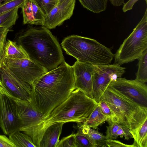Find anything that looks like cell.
I'll use <instances>...</instances> for the list:
<instances>
[{"mask_svg": "<svg viewBox=\"0 0 147 147\" xmlns=\"http://www.w3.org/2000/svg\"><path fill=\"white\" fill-rule=\"evenodd\" d=\"M106 144L107 147H135L133 144L128 145L125 144L119 141L113 139H107Z\"/></svg>", "mask_w": 147, "mask_h": 147, "instance_id": "33", "label": "cell"}, {"mask_svg": "<svg viewBox=\"0 0 147 147\" xmlns=\"http://www.w3.org/2000/svg\"><path fill=\"white\" fill-rule=\"evenodd\" d=\"M31 86L29 102L35 110L45 116L76 89L72 66L64 61L37 78Z\"/></svg>", "mask_w": 147, "mask_h": 147, "instance_id": "1", "label": "cell"}, {"mask_svg": "<svg viewBox=\"0 0 147 147\" xmlns=\"http://www.w3.org/2000/svg\"><path fill=\"white\" fill-rule=\"evenodd\" d=\"M125 68L117 64L94 65L92 73L93 98L98 103L110 82L121 77Z\"/></svg>", "mask_w": 147, "mask_h": 147, "instance_id": "8", "label": "cell"}, {"mask_svg": "<svg viewBox=\"0 0 147 147\" xmlns=\"http://www.w3.org/2000/svg\"><path fill=\"white\" fill-rule=\"evenodd\" d=\"M147 49V9L141 20L114 55V64L121 65L138 59Z\"/></svg>", "mask_w": 147, "mask_h": 147, "instance_id": "6", "label": "cell"}, {"mask_svg": "<svg viewBox=\"0 0 147 147\" xmlns=\"http://www.w3.org/2000/svg\"><path fill=\"white\" fill-rule=\"evenodd\" d=\"M3 63L20 80L31 86L34 81L48 71L29 59H2Z\"/></svg>", "mask_w": 147, "mask_h": 147, "instance_id": "9", "label": "cell"}, {"mask_svg": "<svg viewBox=\"0 0 147 147\" xmlns=\"http://www.w3.org/2000/svg\"><path fill=\"white\" fill-rule=\"evenodd\" d=\"M114 90L142 107L147 108V85L136 79L118 78L109 86Z\"/></svg>", "mask_w": 147, "mask_h": 147, "instance_id": "10", "label": "cell"}, {"mask_svg": "<svg viewBox=\"0 0 147 147\" xmlns=\"http://www.w3.org/2000/svg\"><path fill=\"white\" fill-rule=\"evenodd\" d=\"M76 0H65L56 5L45 16L44 26L48 29L55 28L69 19L73 13Z\"/></svg>", "mask_w": 147, "mask_h": 147, "instance_id": "14", "label": "cell"}, {"mask_svg": "<svg viewBox=\"0 0 147 147\" xmlns=\"http://www.w3.org/2000/svg\"><path fill=\"white\" fill-rule=\"evenodd\" d=\"M78 124V129L88 138L93 147H107L106 136L98 130L89 127L82 123Z\"/></svg>", "mask_w": 147, "mask_h": 147, "instance_id": "18", "label": "cell"}, {"mask_svg": "<svg viewBox=\"0 0 147 147\" xmlns=\"http://www.w3.org/2000/svg\"><path fill=\"white\" fill-rule=\"evenodd\" d=\"M9 29L0 27V70L2 67L1 61L4 54V49L7 41V34Z\"/></svg>", "mask_w": 147, "mask_h": 147, "instance_id": "29", "label": "cell"}, {"mask_svg": "<svg viewBox=\"0 0 147 147\" xmlns=\"http://www.w3.org/2000/svg\"><path fill=\"white\" fill-rule=\"evenodd\" d=\"M101 99L107 103L114 114L115 122L127 128L129 132L134 128L144 107L139 106L109 86Z\"/></svg>", "mask_w": 147, "mask_h": 147, "instance_id": "5", "label": "cell"}, {"mask_svg": "<svg viewBox=\"0 0 147 147\" xmlns=\"http://www.w3.org/2000/svg\"><path fill=\"white\" fill-rule=\"evenodd\" d=\"M115 136L117 138L118 136L123 138L124 137L125 140H129L130 138H132V136L129 131V130L126 127L122 125L117 130Z\"/></svg>", "mask_w": 147, "mask_h": 147, "instance_id": "32", "label": "cell"}, {"mask_svg": "<svg viewBox=\"0 0 147 147\" xmlns=\"http://www.w3.org/2000/svg\"><path fill=\"white\" fill-rule=\"evenodd\" d=\"M107 121H108L109 124V126L107 127L106 136L107 139H117L115 134L118 129L123 125L117 122H113L109 119H108Z\"/></svg>", "mask_w": 147, "mask_h": 147, "instance_id": "28", "label": "cell"}, {"mask_svg": "<svg viewBox=\"0 0 147 147\" xmlns=\"http://www.w3.org/2000/svg\"><path fill=\"white\" fill-rule=\"evenodd\" d=\"M2 94L6 95L15 100L19 99L15 97L9 92L3 83L0 77V96Z\"/></svg>", "mask_w": 147, "mask_h": 147, "instance_id": "36", "label": "cell"}, {"mask_svg": "<svg viewBox=\"0 0 147 147\" xmlns=\"http://www.w3.org/2000/svg\"><path fill=\"white\" fill-rule=\"evenodd\" d=\"M64 124L56 123L48 127L44 134L39 147H55L59 140Z\"/></svg>", "mask_w": 147, "mask_h": 147, "instance_id": "17", "label": "cell"}, {"mask_svg": "<svg viewBox=\"0 0 147 147\" xmlns=\"http://www.w3.org/2000/svg\"><path fill=\"white\" fill-rule=\"evenodd\" d=\"M15 100L20 123L19 130L30 137L36 147H39L44 134L41 124L43 115L35 110L29 102Z\"/></svg>", "mask_w": 147, "mask_h": 147, "instance_id": "7", "label": "cell"}, {"mask_svg": "<svg viewBox=\"0 0 147 147\" xmlns=\"http://www.w3.org/2000/svg\"><path fill=\"white\" fill-rule=\"evenodd\" d=\"M72 67L76 89H80L88 96L93 98L92 76L94 65L77 61Z\"/></svg>", "mask_w": 147, "mask_h": 147, "instance_id": "13", "label": "cell"}, {"mask_svg": "<svg viewBox=\"0 0 147 147\" xmlns=\"http://www.w3.org/2000/svg\"><path fill=\"white\" fill-rule=\"evenodd\" d=\"M98 105L103 113L105 115L109 117V119L112 121L115 122V115L107 103L103 100L101 99Z\"/></svg>", "mask_w": 147, "mask_h": 147, "instance_id": "31", "label": "cell"}, {"mask_svg": "<svg viewBox=\"0 0 147 147\" xmlns=\"http://www.w3.org/2000/svg\"><path fill=\"white\" fill-rule=\"evenodd\" d=\"M77 147L75 134L72 132L70 135L59 140L55 147Z\"/></svg>", "mask_w": 147, "mask_h": 147, "instance_id": "27", "label": "cell"}, {"mask_svg": "<svg viewBox=\"0 0 147 147\" xmlns=\"http://www.w3.org/2000/svg\"><path fill=\"white\" fill-rule=\"evenodd\" d=\"M0 75L3 83L12 95L17 99L30 102L32 88L29 84L18 78L2 62Z\"/></svg>", "mask_w": 147, "mask_h": 147, "instance_id": "12", "label": "cell"}, {"mask_svg": "<svg viewBox=\"0 0 147 147\" xmlns=\"http://www.w3.org/2000/svg\"><path fill=\"white\" fill-rule=\"evenodd\" d=\"M9 138L16 147H36L31 138L19 130L9 135Z\"/></svg>", "mask_w": 147, "mask_h": 147, "instance_id": "21", "label": "cell"}, {"mask_svg": "<svg viewBox=\"0 0 147 147\" xmlns=\"http://www.w3.org/2000/svg\"><path fill=\"white\" fill-rule=\"evenodd\" d=\"M9 0H0V5H1L3 3Z\"/></svg>", "mask_w": 147, "mask_h": 147, "instance_id": "38", "label": "cell"}, {"mask_svg": "<svg viewBox=\"0 0 147 147\" xmlns=\"http://www.w3.org/2000/svg\"><path fill=\"white\" fill-rule=\"evenodd\" d=\"M21 8L24 24L44 26L45 16L35 0H25Z\"/></svg>", "mask_w": 147, "mask_h": 147, "instance_id": "15", "label": "cell"}, {"mask_svg": "<svg viewBox=\"0 0 147 147\" xmlns=\"http://www.w3.org/2000/svg\"><path fill=\"white\" fill-rule=\"evenodd\" d=\"M98 105L79 89L74 90L63 102L43 117L41 124L44 134L50 126L57 123H83Z\"/></svg>", "mask_w": 147, "mask_h": 147, "instance_id": "3", "label": "cell"}, {"mask_svg": "<svg viewBox=\"0 0 147 147\" xmlns=\"http://www.w3.org/2000/svg\"><path fill=\"white\" fill-rule=\"evenodd\" d=\"M19 7L0 14V27L9 29L15 25L18 18V10Z\"/></svg>", "mask_w": 147, "mask_h": 147, "instance_id": "23", "label": "cell"}, {"mask_svg": "<svg viewBox=\"0 0 147 147\" xmlns=\"http://www.w3.org/2000/svg\"></svg>", "mask_w": 147, "mask_h": 147, "instance_id": "40", "label": "cell"}, {"mask_svg": "<svg viewBox=\"0 0 147 147\" xmlns=\"http://www.w3.org/2000/svg\"><path fill=\"white\" fill-rule=\"evenodd\" d=\"M83 7L95 13L105 11L107 7L108 0H79Z\"/></svg>", "mask_w": 147, "mask_h": 147, "instance_id": "22", "label": "cell"}, {"mask_svg": "<svg viewBox=\"0 0 147 147\" xmlns=\"http://www.w3.org/2000/svg\"><path fill=\"white\" fill-rule=\"evenodd\" d=\"M25 0H10L0 5V14L16 7L21 8Z\"/></svg>", "mask_w": 147, "mask_h": 147, "instance_id": "26", "label": "cell"}, {"mask_svg": "<svg viewBox=\"0 0 147 147\" xmlns=\"http://www.w3.org/2000/svg\"><path fill=\"white\" fill-rule=\"evenodd\" d=\"M0 147H16L15 145L6 136L0 134Z\"/></svg>", "mask_w": 147, "mask_h": 147, "instance_id": "34", "label": "cell"}, {"mask_svg": "<svg viewBox=\"0 0 147 147\" xmlns=\"http://www.w3.org/2000/svg\"><path fill=\"white\" fill-rule=\"evenodd\" d=\"M65 0H57V5H59Z\"/></svg>", "mask_w": 147, "mask_h": 147, "instance_id": "39", "label": "cell"}, {"mask_svg": "<svg viewBox=\"0 0 147 147\" xmlns=\"http://www.w3.org/2000/svg\"><path fill=\"white\" fill-rule=\"evenodd\" d=\"M75 136L77 147H93L88 138L78 129Z\"/></svg>", "mask_w": 147, "mask_h": 147, "instance_id": "30", "label": "cell"}, {"mask_svg": "<svg viewBox=\"0 0 147 147\" xmlns=\"http://www.w3.org/2000/svg\"><path fill=\"white\" fill-rule=\"evenodd\" d=\"M130 132L135 147H147V108H144L137 125Z\"/></svg>", "mask_w": 147, "mask_h": 147, "instance_id": "16", "label": "cell"}, {"mask_svg": "<svg viewBox=\"0 0 147 147\" xmlns=\"http://www.w3.org/2000/svg\"><path fill=\"white\" fill-rule=\"evenodd\" d=\"M61 44L66 53L77 61L94 65L109 64L114 57L110 49L88 37L70 35L64 39Z\"/></svg>", "mask_w": 147, "mask_h": 147, "instance_id": "4", "label": "cell"}, {"mask_svg": "<svg viewBox=\"0 0 147 147\" xmlns=\"http://www.w3.org/2000/svg\"><path fill=\"white\" fill-rule=\"evenodd\" d=\"M111 3L114 6H120L124 3V0H109Z\"/></svg>", "mask_w": 147, "mask_h": 147, "instance_id": "37", "label": "cell"}, {"mask_svg": "<svg viewBox=\"0 0 147 147\" xmlns=\"http://www.w3.org/2000/svg\"><path fill=\"white\" fill-rule=\"evenodd\" d=\"M109 119V117L103 113L98 105L82 123L95 129L97 128L98 126Z\"/></svg>", "mask_w": 147, "mask_h": 147, "instance_id": "20", "label": "cell"}, {"mask_svg": "<svg viewBox=\"0 0 147 147\" xmlns=\"http://www.w3.org/2000/svg\"><path fill=\"white\" fill-rule=\"evenodd\" d=\"M139 0H129L126 3H125L122 8L123 12H125L131 10L134 4ZM146 4L147 0H145Z\"/></svg>", "mask_w": 147, "mask_h": 147, "instance_id": "35", "label": "cell"}, {"mask_svg": "<svg viewBox=\"0 0 147 147\" xmlns=\"http://www.w3.org/2000/svg\"><path fill=\"white\" fill-rule=\"evenodd\" d=\"M41 10L45 16L57 4V0H35Z\"/></svg>", "mask_w": 147, "mask_h": 147, "instance_id": "25", "label": "cell"}, {"mask_svg": "<svg viewBox=\"0 0 147 147\" xmlns=\"http://www.w3.org/2000/svg\"><path fill=\"white\" fill-rule=\"evenodd\" d=\"M0 127L4 134L9 135L19 130L20 123L15 100L5 94L0 96Z\"/></svg>", "mask_w": 147, "mask_h": 147, "instance_id": "11", "label": "cell"}, {"mask_svg": "<svg viewBox=\"0 0 147 147\" xmlns=\"http://www.w3.org/2000/svg\"><path fill=\"white\" fill-rule=\"evenodd\" d=\"M15 41L21 45L29 59L48 71L64 61L61 47L49 29L44 26L30 27L17 33Z\"/></svg>", "mask_w": 147, "mask_h": 147, "instance_id": "2", "label": "cell"}, {"mask_svg": "<svg viewBox=\"0 0 147 147\" xmlns=\"http://www.w3.org/2000/svg\"><path fill=\"white\" fill-rule=\"evenodd\" d=\"M5 58L16 59H29L28 54L21 45L15 41L9 40L7 41L4 47L2 59Z\"/></svg>", "mask_w": 147, "mask_h": 147, "instance_id": "19", "label": "cell"}, {"mask_svg": "<svg viewBox=\"0 0 147 147\" xmlns=\"http://www.w3.org/2000/svg\"><path fill=\"white\" fill-rule=\"evenodd\" d=\"M138 70L136 74V79L142 82H147V49L138 59Z\"/></svg>", "mask_w": 147, "mask_h": 147, "instance_id": "24", "label": "cell"}]
</instances>
